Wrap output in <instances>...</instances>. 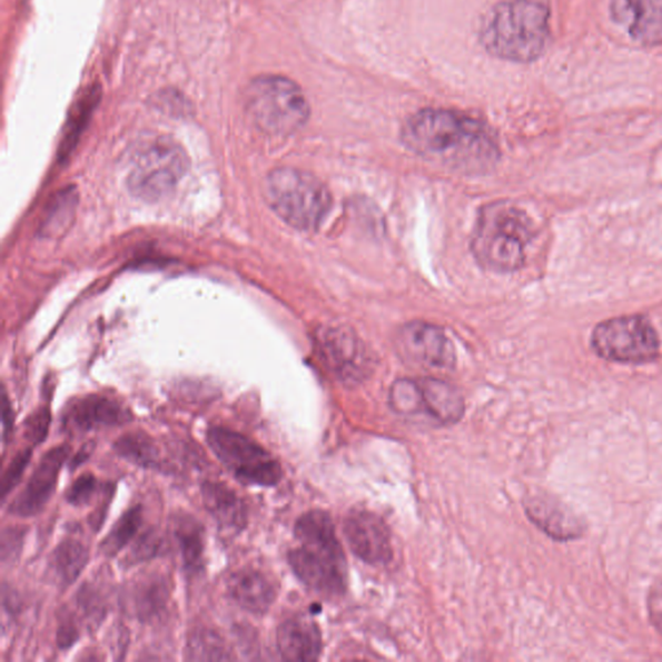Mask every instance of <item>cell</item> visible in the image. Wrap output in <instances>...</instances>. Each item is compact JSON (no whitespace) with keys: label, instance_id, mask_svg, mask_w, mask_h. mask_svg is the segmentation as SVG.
Segmentation results:
<instances>
[{"label":"cell","instance_id":"cell-1","mask_svg":"<svg viewBox=\"0 0 662 662\" xmlns=\"http://www.w3.org/2000/svg\"><path fill=\"white\" fill-rule=\"evenodd\" d=\"M405 147L451 170L477 172L497 162L500 149L488 126L451 109H424L403 126Z\"/></svg>","mask_w":662,"mask_h":662},{"label":"cell","instance_id":"cell-36","mask_svg":"<svg viewBox=\"0 0 662 662\" xmlns=\"http://www.w3.org/2000/svg\"><path fill=\"white\" fill-rule=\"evenodd\" d=\"M2 424H3V446L8 445L12 441L13 428H14V414L10 402H8L7 394H3V408H2Z\"/></svg>","mask_w":662,"mask_h":662},{"label":"cell","instance_id":"cell-35","mask_svg":"<svg viewBox=\"0 0 662 662\" xmlns=\"http://www.w3.org/2000/svg\"><path fill=\"white\" fill-rule=\"evenodd\" d=\"M648 609L653 628L662 635V584L652 587Z\"/></svg>","mask_w":662,"mask_h":662},{"label":"cell","instance_id":"cell-19","mask_svg":"<svg viewBox=\"0 0 662 662\" xmlns=\"http://www.w3.org/2000/svg\"><path fill=\"white\" fill-rule=\"evenodd\" d=\"M201 494L206 512L221 530L239 533L246 528V504L230 486L221 482H205Z\"/></svg>","mask_w":662,"mask_h":662},{"label":"cell","instance_id":"cell-33","mask_svg":"<svg viewBox=\"0 0 662 662\" xmlns=\"http://www.w3.org/2000/svg\"><path fill=\"white\" fill-rule=\"evenodd\" d=\"M26 531L7 526L2 534V561L3 563L14 561L19 556Z\"/></svg>","mask_w":662,"mask_h":662},{"label":"cell","instance_id":"cell-23","mask_svg":"<svg viewBox=\"0 0 662 662\" xmlns=\"http://www.w3.org/2000/svg\"><path fill=\"white\" fill-rule=\"evenodd\" d=\"M90 561L89 550L82 542L66 540L53 550L48 570L52 574L55 584L61 589L73 585L81 576L87 563Z\"/></svg>","mask_w":662,"mask_h":662},{"label":"cell","instance_id":"cell-13","mask_svg":"<svg viewBox=\"0 0 662 662\" xmlns=\"http://www.w3.org/2000/svg\"><path fill=\"white\" fill-rule=\"evenodd\" d=\"M134 419L129 409L115 398L103 395H89L70 403L62 413L63 433L78 436L90 431L119 427Z\"/></svg>","mask_w":662,"mask_h":662},{"label":"cell","instance_id":"cell-32","mask_svg":"<svg viewBox=\"0 0 662 662\" xmlns=\"http://www.w3.org/2000/svg\"><path fill=\"white\" fill-rule=\"evenodd\" d=\"M51 425V412L48 408H39L33 414H30L23 426V435L27 441L37 446L46 441L48 429Z\"/></svg>","mask_w":662,"mask_h":662},{"label":"cell","instance_id":"cell-27","mask_svg":"<svg viewBox=\"0 0 662 662\" xmlns=\"http://www.w3.org/2000/svg\"><path fill=\"white\" fill-rule=\"evenodd\" d=\"M166 549V541L161 533L155 530L144 532L135 541L129 554L126 555L125 565L126 567H134V565L155 560V557L164 555Z\"/></svg>","mask_w":662,"mask_h":662},{"label":"cell","instance_id":"cell-5","mask_svg":"<svg viewBox=\"0 0 662 662\" xmlns=\"http://www.w3.org/2000/svg\"><path fill=\"white\" fill-rule=\"evenodd\" d=\"M267 202L286 225L299 230H315L323 225L332 207L328 188L315 175L280 167L268 174Z\"/></svg>","mask_w":662,"mask_h":662},{"label":"cell","instance_id":"cell-2","mask_svg":"<svg viewBox=\"0 0 662 662\" xmlns=\"http://www.w3.org/2000/svg\"><path fill=\"white\" fill-rule=\"evenodd\" d=\"M550 41V10L541 0H505L486 13L481 42L494 58L533 62Z\"/></svg>","mask_w":662,"mask_h":662},{"label":"cell","instance_id":"cell-3","mask_svg":"<svg viewBox=\"0 0 662 662\" xmlns=\"http://www.w3.org/2000/svg\"><path fill=\"white\" fill-rule=\"evenodd\" d=\"M294 533L302 544L287 555L295 576L318 594H345L347 562L329 514L313 510L302 515Z\"/></svg>","mask_w":662,"mask_h":662},{"label":"cell","instance_id":"cell-28","mask_svg":"<svg viewBox=\"0 0 662 662\" xmlns=\"http://www.w3.org/2000/svg\"><path fill=\"white\" fill-rule=\"evenodd\" d=\"M75 195V191H62L51 205V210L48 211L45 221V234L59 235L70 225L77 204Z\"/></svg>","mask_w":662,"mask_h":662},{"label":"cell","instance_id":"cell-26","mask_svg":"<svg viewBox=\"0 0 662 662\" xmlns=\"http://www.w3.org/2000/svg\"><path fill=\"white\" fill-rule=\"evenodd\" d=\"M142 524V507L134 506L119 517L106 540L100 544V552L107 557H115L130 544Z\"/></svg>","mask_w":662,"mask_h":662},{"label":"cell","instance_id":"cell-14","mask_svg":"<svg viewBox=\"0 0 662 662\" xmlns=\"http://www.w3.org/2000/svg\"><path fill=\"white\" fill-rule=\"evenodd\" d=\"M320 346L326 365L340 381L358 383L368 378L372 360L355 334L343 328L326 329Z\"/></svg>","mask_w":662,"mask_h":662},{"label":"cell","instance_id":"cell-7","mask_svg":"<svg viewBox=\"0 0 662 662\" xmlns=\"http://www.w3.org/2000/svg\"><path fill=\"white\" fill-rule=\"evenodd\" d=\"M185 149L170 138L154 137L135 146L127 185L144 201H158L171 194L188 171Z\"/></svg>","mask_w":662,"mask_h":662},{"label":"cell","instance_id":"cell-20","mask_svg":"<svg viewBox=\"0 0 662 662\" xmlns=\"http://www.w3.org/2000/svg\"><path fill=\"white\" fill-rule=\"evenodd\" d=\"M171 589L162 574H147L132 585L130 603L135 617L155 622L164 615L170 601Z\"/></svg>","mask_w":662,"mask_h":662},{"label":"cell","instance_id":"cell-8","mask_svg":"<svg viewBox=\"0 0 662 662\" xmlns=\"http://www.w3.org/2000/svg\"><path fill=\"white\" fill-rule=\"evenodd\" d=\"M389 404L402 416L438 426L457 424L465 413L460 391L436 378L396 381L389 391Z\"/></svg>","mask_w":662,"mask_h":662},{"label":"cell","instance_id":"cell-11","mask_svg":"<svg viewBox=\"0 0 662 662\" xmlns=\"http://www.w3.org/2000/svg\"><path fill=\"white\" fill-rule=\"evenodd\" d=\"M397 347L409 362L433 369H451L456 364V350L443 329L422 322L403 326L397 333Z\"/></svg>","mask_w":662,"mask_h":662},{"label":"cell","instance_id":"cell-4","mask_svg":"<svg viewBox=\"0 0 662 662\" xmlns=\"http://www.w3.org/2000/svg\"><path fill=\"white\" fill-rule=\"evenodd\" d=\"M534 236L528 215L507 202L485 206L472 239L475 258L494 273H514L525 261Z\"/></svg>","mask_w":662,"mask_h":662},{"label":"cell","instance_id":"cell-10","mask_svg":"<svg viewBox=\"0 0 662 662\" xmlns=\"http://www.w3.org/2000/svg\"><path fill=\"white\" fill-rule=\"evenodd\" d=\"M592 348L604 360L645 364L659 357L660 338L648 317L621 316L595 326Z\"/></svg>","mask_w":662,"mask_h":662},{"label":"cell","instance_id":"cell-15","mask_svg":"<svg viewBox=\"0 0 662 662\" xmlns=\"http://www.w3.org/2000/svg\"><path fill=\"white\" fill-rule=\"evenodd\" d=\"M345 534L353 553L372 565L393 560V545L387 524L378 515L356 510L345 521Z\"/></svg>","mask_w":662,"mask_h":662},{"label":"cell","instance_id":"cell-30","mask_svg":"<svg viewBox=\"0 0 662 662\" xmlns=\"http://www.w3.org/2000/svg\"><path fill=\"white\" fill-rule=\"evenodd\" d=\"M100 485L92 474H83L76 478L66 493V498L71 506L82 507L90 505Z\"/></svg>","mask_w":662,"mask_h":662},{"label":"cell","instance_id":"cell-25","mask_svg":"<svg viewBox=\"0 0 662 662\" xmlns=\"http://www.w3.org/2000/svg\"><path fill=\"white\" fill-rule=\"evenodd\" d=\"M186 659L188 661H233L236 656L219 633L198 628L188 635Z\"/></svg>","mask_w":662,"mask_h":662},{"label":"cell","instance_id":"cell-24","mask_svg":"<svg viewBox=\"0 0 662 662\" xmlns=\"http://www.w3.org/2000/svg\"><path fill=\"white\" fill-rule=\"evenodd\" d=\"M113 449L119 457L135 466L164 470L165 461L154 437L144 433H129L117 438Z\"/></svg>","mask_w":662,"mask_h":662},{"label":"cell","instance_id":"cell-21","mask_svg":"<svg viewBox=\"0 0 662 662\" xmlns=\"http://www.w3.org/2000/svg\"><path fill=\"white\" fill-rule=\"evenodd\" d=\"M172 533L179 549L182 569L190 574H198L205 565L206 533L201 522L187 513L172 517Z\"/></svg>","mask_w":662,"mask_h":662},{"label":"cell","instance_id":"cell-12","mask_svg":"<svg viewBox=\"0 0 662 662\" xmlns=\"http://www.w3.org/2000/svg\"><path fill=\"white\" fill-rule=\"evenodd\" d=\"M69 454V445H59L45 453L27 485L11 502L8 513L18 517H33L41 514L53 496L59 474Z\"/></svg>","mask_w":662,"mask_h":662},{"label":"cell","instance_id":"cell-29","mask_svg":"<svg viewBox=\"0 0 662 662\" xmlns=\"http://www.w3.org/2000/svg\"><path fill=\"white\" fill-rule=\"evenodd\" d=\"M77 604L90 626L99 625L101 620L106 617V603L93 587L82 586L77 595Z\"/></svg>","mask_w":662,"mask_h":662},{"label":"cell","instance_id":"cell-18","mask_svg":"<svg viewBox=\"0 0 662 662\" xmlns=\"http://www.w3.org/2000/svg\"><path fill=\"white\" fill-rule=\"evenodd\" d=\"M277 648L284 660L316 661L323 651L320 629L305 616L286 620L277 630Z\"/></svg>","mask_w":662,"mask_h":662},{"label":"cell","instance_id":"cell-17","mask_svg":"<svg viewBox=\"0 0 662 662\" xmlns=\"http://www.w3.org/2000/svg\"><path fill=\"white\" fill-rule=\"evenodd\" d=\"M227 593L243 610L254 615H265L276 601V587L265 573L244 569L227 580Z\"/></svg>","mask_w":662,"mask_h":662},{"label":"cell","instance_id":"cell-37","mask_svg":"<svg viewBox=\"0 0 662 662\" xmlns=\"http://www.w3.org/2000/svg\"><path fill=\"white\" fill-rule=\"evenodd\" d=\"M93 449H95V443L90 442V443L85 444L82 446V448L76 453L75 458L71 460L70 470H73V472H75V470H77L79 466L85 464V462L91 457Z\"/></svg>","mask_w":662,"mask_h":662},{"label":"cell","instance_id":"cell-31","mask_svg":"<svg viewBox=\"0 0 662 662\" xmlns=\"http://www.w3.org/2000/svg\"><path fill=\"white\" fill-rule=\"evenodd\" d=\"M31 456H33V451L30 448L22 449L11 461V464L8 465L3 477L2 484H0V488H2V500L6 501L8 494H10L16 486L19 485L23 474H26L27 468L30 464Z\"/></svg>","mask_w":662,"mask_h":662},{"label":"cell","instance_id":"cell-16","mask_svg":"<svg viewBox=\"0 0 662 662\" xmlns=\"http://www.w3.org/2000/svg\"><path fill=\"white\" fill-rule=\"evenodd\" d=\"M530 520L557 541L577 540L584 534L585 525L569 507L549 496H533L525 502Z\"/></svg>","mask_w":662,"mask_h":662},{"label":"cell","instance_id":"cell-34","mask_svg":"<svg viewBox=\"0 0 662 662\" xmlns=\"http://www.w3.org/2000/svg\"><path fill=\"white\" fill-rule=\"evenodd\" d=\"M79 638L78 628L73 621V616L63 615L60 621L58 632V644L61 650H68L73 645Z\"/></svg>","mask_w":662,"mask_h":662},{"label":"cell","instance_id":"cell-22","mask_svg":"<svg viewBox=\"0 0 662 662\" xmlns=\"http://www.w3.org/2000/svg\"><path fill=\"white\" fill-rule=\"evenodd\" d=\"M624 8L635 42L645 47L662 45V0H624Z\"/></svg>","mask_w":662,"mask_h":662},{"label":"cell","instance_id":"cell-6","mask_svg":"<svg viewBox=\"0 0 662 662\" xmlns=\"http://www.w3.org/2000/svg\"><path fill=\"white\" fill-rule=\"evenodd\" d=\"M245 103L254 123L269 135H290L308 121L310 109L305 92L292 79L265 75L247 86Z\"/></svg>","mask_w":662,"mask_h":662},{"label":"cell","instance_id":"cell-9","mask_svg":"<svg viewBox=\"0 0 662 662\" xmlns=\"http://www.w3.org/2000/svg\"><path fill=\"white\" fill-rule=\"evenodd\" d=\"M207 444L239 483L249 486H275L281 482L283 467L273 454L253 438L227 427L207 431Z\"/></svg>","mask_w":662,"mask_h":662}]
</instances>
